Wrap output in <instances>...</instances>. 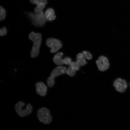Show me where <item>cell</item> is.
I'll return each mask as SVG.
<instances>
[{
	"mask_svg": "<svg viewBox=\"0 0 130 130\" xmlns=\"http://www.w3.org/2000/svg\"><path fill=\"white\" fill-rule=\"evenodd\" d=\"M25 13L30 19L32 24L36 26L42 27L46 23L47 20L43 11L39 12H26Z\"/></svg>",
	"mask_w": 130,
	"mask_h": 130,
	"instance_id": "cell-1",
	"label": "cell"
},
{
	"mask_svg": "<svg viewBox=\"0 0 130 130\" xmlns=\"http://www.w3.org/2000/svg\"><path fill=\"white\" fill-rule=\"evenodd\" d=\"M29 37L33 43L30 53L31 56L32 58H35L38 55L39 53L41 42L42 35L40 33L32 32L30 33Z\"/></svg>",
	"mask_w": 130,
	"mask_h": 130,
	"instance_id": "cell-2",
	"label": "cell"
},
{
	"mask_svg": "<svg viewBox=\"0 0 130 130\" xmlns=\"http://www.w3.org/2000/svg\"><path fill=\"white\" fill-rule=\"evenodd\" d=\"M15 108L16 111L20 117H24L29 115L32 112V107L30 104H28L26 105L24 102L20 101L15 105Z\"/></svg>",
	"mask_w": 130,
	"mask_h": 130,
	"instance_id": "cell-3",
	"label": "cell"
},
{
	"mask_svg": "<svg viewBox=\"0 0 130 130\" xmlns=\"http://www.w3.org/2000/svg\"><path fill=\"white\" fill-rule=\"evenodd\" d=\"M37 116L39 121L45 124H50L52 120L50 110L45 107L41 108L38 110Z\"/></svg>",
	"mask_w": 130,
	"mask_h": 130,
	"instance_id": "cell-4",
	"label": "cell"
},
{
	"mask_svg": "<svg viewBox=\"0 0 130 130\" xmlns=\"http://www.w3.org/2000/svg\"><path fill=\"white\" fill-rule=\"evenodd\" d=\"M66 68L62 65L58 66L54 69L51 72L50 76L47 80L48 86L52 87L54 84V78L56 77L66 73Z\"/></svg>",
	"mask_w": 130,
	"mask_h": 130,
	"instance_id": "cell-5",
	"label": "cell"
},
{
	"mask_svg": "<svg viewBox=\"0 0 130 130\" xmlns=\"http://www.w3.org/2000/svg\"><path fill=\"white\" fill-rule=\"evenodd\" d=\"M113 85L115 90L121 93L125 92L129 86V84L127 81L121 77L116 78L113 82Z\"/></svg>",
	"mask_w": 130,
	"mask_h": 130,
	"instance_id": "cell-6",
	"label": "cell"
},
{
	"mask_svg": "<svg viewBox=\"0 0 130 130\" xmlns=\"http://www.w3.org/2000/svg\"><path fill=\"white\" fill-rule=\"evenodd\" d=\"M96 63L98 70L101 72L106 71L110 67V61L108 57L104 55L99 56L96 61Z\"/></svg>",
	"mask_w": 130,
	"mask_h": 130,
	"instance_id": "cell-7",
	"label": "cell"
},
{
	"mask_svg": "<svg viewBox=\"0 0 130 130\" xmlns=\"http://www.w3.org/2000/svg\"><path fill=\"white\" fill-rule=\"evenodd\" d=\"M46 45L51 48L50 51L55 53L60 49L62 46L61 42L59 40L52 38L47 39L46 41Z\"/></svg>",
	"mask_w": 130,
	"mask_h": 130,
	"instance_id": "cell-8",
	"label": "cell"
},
{
	"mask_svg": "<svg viewBox=\"0 0 130 130\" xmlns=\"http://www.w3.org/2000/svg\"><path fill=\"white\" fill-rule=\"evenodd\" d=\"M30 1L31 3L36 5L34 10L37 12L42 11L47 3V0H30Z\"/></svg>",
	"mask_w": 130,
	"mask_h": 130,
	"instance_id": "cell-9",
	"label": "cell"
},
{
	"mask_svg": "<svg viewBox=\"0 0 130 130\" xmlns=\"http://www.w3.org/2000/svg\"><path fill=\"white\" fill-rule=\"evenodd\" d=\"M36 89L37 93L40 95L44 96L46 94L47 87L46 85L42 82H39L35 84Z\"/></svg>",
	"mask_w": 130,
	"mask_h": 130,
	"instance_id": "cell-10",
	"label": "cell"
},
{
	"mask_svg": "<svg viewBox=\"0 0 130 130\" xmlns=\"http://www.w3.org/2000/svg\"><path fill=\"white\" fill-rule=\"evenodd\" d=\"M45 14L47 20L51 21L54 20L56 18L54 9L51 8H47Z\"/></svg>",
	"mask_w": 130,
	"mask_h": 130,
	"instance_id": "cell-11",
	"label": "cell"
},
{
	"mask_svg": "<svg viewBox=\"0 0 130 130\" xmlns=\"http://www.w3.org/2000/svg\"><path fill=\"white\" fill-rule=\"evenodd\" d=\"M63 53L62 52H59L56 53L53 57V60L54 63L58 66L64 64L63 58H62Z\"/></svg>",
	"mask_w": 130,
	"mask_h": 130,
	"instance_id": "cell-12",
	"label": "cell"
},
{
	"mask_svg": "<svg viewBox=\"0 0 130 130\" xmlns=\"http://www.w3.org/2000/svg\"><path fill=\"white\" fill-rule=\"evenodd\" d=\"M86 60L81 52L78 53L76 55V61L80 67L84 66L86 64Z\"/></svg>",
	"mask_w": 130,
	"mask_h": 130,
	"instance_id": "cell-13",
	"label": "cell"
},
{
	"mask_svg": "<svg viewBox=\"0 0 130 130\" xmlns=\"http://www.w3.org/2000/svg\"><path fill=\"white\" fill-rule=\"evenodd\" d=\"M81 53L86 59L90 60L92 58V55L89 52L86 51H82Z\"/></svg>",
	"mask_w": 130,
	"mask_h": 130,
	"instance_id": "cell-14",
	"label": "cell"
},
{
	"mask_svg": "<svg viewBox=\"0 0 130 130\" xmlns=\"http://www.w3.org/2000/svg\"><path fill=\"white\" fill-rule=\"evenodd\" d=\"M76 71L72 68L70 66L66 69V73L68 75L72 77L74 75Z\"/></svg>",
	"mask_w": 130,
	"mask_h": 130,
	"instance_id": "cell-15",
	"label": "cell"
},
{
	"mask_svg": "<svg viewBox=\"0 0 130 130\" xmlns=\"http://www.w3.org/2000/svg\"><path fill=\"white\" fill-rule=\"evenodd\" d=\"M0 20L2 21L5 18L6 12L5 9L2 6L0 7Z\"/></svg>",
	"mask_w": 130,
	"mask_h": 130,
	"instance_id": "cell-16",
	"label": "cell"
},
{
	"mask_svg": "<svg viewBox=\"0 0 130 130\" xmlns=\"http://www.w3.org/2000/svg\"><path fill=\"white\" fill-rule=\"evenodd\" d=\"M69 65L76 71L78 70L79 69L80 66L76 61H72Z\"/></svg>",
	"mask_w": 130,
	"mask_h": 130,
	"instance_id": "cell-17",
	"label": "cell"
},
{
	"mask_svg": "<svg viewBox=\"0 0 130 130\" xmlns=\"http://www.w3.org/2000/svg\"><path fill=\"white\" fill-rule=\"evenodd\" d=\"M72 62V59L69 57H66L63 58L64 64L69 66L70 65Z\"/></svg>",
	"mask_w": 130,
	"mask_h": 130,
	"instance_id": "cell-18",
	"label": "cell"
},
{
	"mask_svg": "<svg viewBox=\"0 0 130 130\" xmlns=\"http://www.w3.org/2000/svg\"><path fill=\"white\" fill-rule=\"evenodd\" d=\"M7 32L6 28L3 27L0 29V35L1 36H4L6 34Z\"/></svg>",
	"mask_w": 130,
	"mask_h": 130,
	"instance_id": "cell-19",
	"label": "cell"
},
{
	"mask_svg": "<svg viewBox=\"0 0 130 130\" xmlns=\"http://www.w3.org/2000/svg\"><path fill=\"white\" fill-rule=\"evenodd\" d=\"M129 86L130 88V82L129 83Z\"/></svg>",
	"mask_w": 130,
	"mask_h": 130,
	"instance_id": "cell-20",
	"label": "cell"
}]
</instances>
